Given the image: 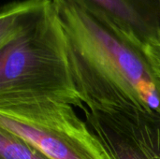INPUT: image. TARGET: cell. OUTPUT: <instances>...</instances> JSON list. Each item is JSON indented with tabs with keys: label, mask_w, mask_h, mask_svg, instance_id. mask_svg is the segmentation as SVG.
<instances>
[{
	"label": "cell",
	"mask_w": 160,
	"mask_h": 159,
	"mask_svg": "<svg viewBox=\"0 0 160 159\" xmlns=\"http://www.w3.org/2000/svg\"><path fill=\"white\" fill-rule=\"evenodd\" d=\"M52 4V0H21L4 5L0 10V47L36 25Z\"/></svg>",
	"instance_id": "obj_6"
},
{
	"label": "cell",
	"mask_w": 160,
	"mask_h": 159,
	"mask_svg": "<svg viewBox=\"0 0 160 159\" xmlns=\"http://www.w3.org/2000/svg\"><path fill=\"white\" fill-rule=\"evenodd\" d=\"M0 128L51 159H112L86 121L66 103L43 100L0 108Z\"/></svg>",
	"instance_id": "obj_3"
},
{
	"label": "cell",
	"mask_w": 160,
	"mask_h": 159,
	"mask_svg": "<svg viewBox=\"0 0 160 159\" xmlns=\"http://www.w3.org/2000/svg\"><path fill=\"white\" fill-rule=\"evenodd\" d=\"M155 75L160 82V44L148 54L145 55Z\"/></svg>",
	"instance_id": "obj_8"
},
{
	"label": "cell",
	"mask_w": 160,
	"mask_h": 159,
	"mask_svg": "<svg viewBox=\"0 0 160 159\" xmlns=\"http://www.w3.org/2000/svg\"><path fill=\"white\" fill-rule=\"evenodd\" d=\"M144 55L160 44V0H72Z\"/></svg>",
	"instance_id": "obj_5"
},
{
	"label": "cell",
	"mask_w": 160,
	"mask_h": 159,
	"mask_svg": "<svg viewBox=\"0 0 160 159\" xmlns=\"http://www.w3.org/2000/svg\"><path fill=\"white\" fill-rule=\"evenodd\" d=\"M43 100L85 106L53 0L36 25L0 47V108Z\"/></svg>",
	"instance_id": "obj_2"
},
{
	"label": "cell",
	"mask_w": 160,
	"mask_h": 159,
	"mask_svg": "<svg viewBox=\"0 0 160 159\" xmlns=\"http://www.w3.org/2000/svg\"><path fill=\"white\" fill-rule=\"evenodd\" d=\"M81 111L112 159H160V113L86 105Z\"/></svg>",
	"instance_id": "obj_4"
},
{
	"label": "cell",
	"mask_w": 160,
	"mask_h": 159,
	"mask_svg": "<svg viewBox=\"0 0 160 159\" xmlns=\"http://www.w3.org/2000/svg\"><path fill=\"white\" fill-rule=\"evenodd\" d=\"M53 3L86 107L160 113V82L146 56L72 0Z\"/></svg>",
	"instance_id": "obj_1"
},
{
	"label": "cell",
	"mask_w": 160,
	"mask_h": 159,
	"mask_svg": "<svg viewBox=\"0 0 160 159\" xmlns=\"http://www.w3.org/2000/svg\"><path fill=\"white\" fill-rule=\"evenodd\" d=\"M0 159H51L18 136L0 128Z\"/></svg>",
	"instance_id": "obj_7"
}]
</instances>
